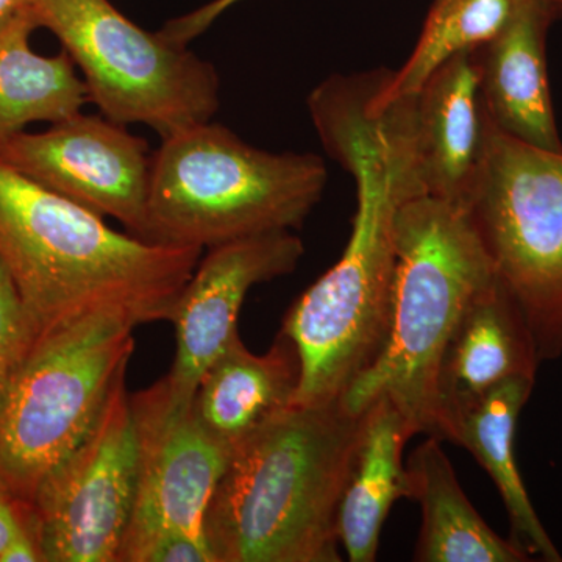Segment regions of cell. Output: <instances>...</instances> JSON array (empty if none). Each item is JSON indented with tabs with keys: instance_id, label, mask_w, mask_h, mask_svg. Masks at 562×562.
<instances>
[{
	"instance_id": "cell-17",
	"label": "cell",
	"mask_w": 562,
	"mask_h": 562,
	"mask_svg": "<svg viewBox=\"0 0 562 562\" xmlns=\"http://www.w3.org/2000/svg\"><path fill=\"white\" fill-rule=\"evenodd\" d=\"M416 435L412 422L390 398H376L362 409L360 438L336 517L339 546L349 561L376 560L392 506L408 498L403 450Z\"/></svg>"
},
{
	"instance_id": "cell-22",
	"label": "cell",
	"mask_w": 562,
	"mask_h": 562,
	"mask_svg": "<svg viewBox=\"0 0 562 562\" xmlns=\"http://www.w3.org/2000/svg\"><path fill=\"white\" fill-rule=\"evenodd\" d=\"M35 344L36 336L20 291L0 260V403Z\"/></svg>"
},
{
	"instance_id": "cell-7",
	"label": "cell",
	"mask_w": 562,
	"mask_h": 562,
	"mask_svg": "<svg viewBox=\"0 0 562 562\" xmlns=\"http://www.w3.org/2000/svg\"><path fill=\"white\" fill-rule=\"evenodd\" d=\"M33 16L79 68L90 102L116 124H144L165 139L220 109L211 63L144 31L110 0H35Z\"/></svg>"
},
{
	"instance_id": "cell-16",
	"label": "cell",
	"mask_w": 562,
	"mask_h": 562,
	"mask_svg": "<svg viewBox=\"0 0 562 562\" xmlns=\"http://www.w3.org/2000/svg\"><path fill=\"white\" fill-rule=\"evenodd\" d=\"M301 360L286 336L257 355L235 336L203 373L192 412L211 436L233 447L277 414L294 406Z\"/></svg>"
},
{
	"instance_id": "cell-28",
	"label": "cell",
	"mask_w": 562,
	"mask_h": 562,
	"mask_svg": "<svg viewBox=\"0 0 562 562\" xmlns=\"http://www.w3.org/2000/svg\"><path fill=\"white\" fill-rule=\"evenodd\" d=\"M550 10L553 11L557 16H561L562 13V0H542Z\"/></svg>"
},
{
	"instance_id": "cell-26",
	"label": "cell",
	"mask_w": 562,
	"mask_h": 562,
	"mask_svg": "<svg viewBox=\"0 0 562 562\" xmlns=\"http://www.w3.org/2000/svg\"><path fill=\"white\" fill-rule=\"evenodd\" d=\"M13 502V498L0 490V553L18 532L27 528L22 522L20 513L14 508Z\"/></svg>"
},
{
	"instance_id": "cell-11",
	"label": "cell",
	"mask_w": 562,
	"mask_h": 562,
	"mask_svg": "<svg viewBox=\"0 0 562 562\" xmlns=\"http://www.w3.org/2000/svg\"><path fill=\"white\" fill-rule=\"evenodd\" d=\"M140 436L135 513L120 562H138L168 532L205 538V517L232 449L211 436L192 412L169 405L160 384L131 395Z\"/></svg>"
},
{
	"instance_id": "cell-27",
	"label": "cell",
	"mask_w": 562,
	"mask_h": 562,
	"mask_svg": "<svg viewBox=\"0 0 562 562\" xmlns=\"http://www.w3.org/2000/svg\"><path fill=\"white\" fill-rule=\"evenodd\" d=\"M35 0H0V33L10 29L14 22L33 14Z\"/></svg>"
},
{
	"instance_id": "cell-3",
	"label": "cell",
	"mask_w": 562,
	"mask_h": 562,
	"mask_svg": "<svg viewBox=\"0 0 562 562\" xmlns=\"http://www.w3.org/2000/svg\"><path fill=\"white\" fill-rule=\"evenodd\" d=\"M361 413L290 406L232 449L205 517L216 562H338L339 502Z\"/></svg>"
},
{
	"instance_id": "cell-8",
	"label": "cell",
	"mask_w": 562,
	"mask_h": 562,
	"mask_svg": "<svg viewBox=\"0 0 562 562\" xmlns=\"http://www.w3.org/2000/svg\"><path fill=\"white\" fill-rule=\"evenodd\" d=\"M469 214L539 360L562 357V151L495 127Z\"/></svg>"
},
{
	"instance_id": "cell-10",
	"label": "cell",
	"mask_w": 562,
	"mask_h": 562,
	"mask_svg": "<svg viewBox=\"0 0 562 562\" xmlns=\"http://www.w3.org/2000/svg\"><path fill=\"white\" fill-rule=\"evenodd\" d=\"M0 161L143 239L151 155L125 125L80 111L49 131L0 139Z\"/></svg>"
},
{
	"instance_id": "cell-15",
	"label": "cell",
	"mask_w": 562,
	"mask_h": 562,
	"mask_svg": "<svg viewBox=\"0 0 562 562\" xmlns=\"http://www.w3.org/2000/svg\"><path fill=\"white\" fill-rule=\"evenodd\" d=\"M557 18L542 0H527L479 55L484 105L495 127L528 146L562 151L546 60L547 32Z\"/></svg>"
},
{
	"instance_id": "cell-1",
	"label": "cell",
	"mask_w": 562,
	"mask_h": 562,
	"mask_svg": "<svg viewBox=\"0 0 562 562\" xmlns=\"http://www.w3.org/2000/svg\"><path fill=\"white\" fill-rule=\"evenodd\" d=\"M369 92L371 74L333 77L308 98L322 144L357 184V213L339 260L284 316L280 333L301 360L294 406L338 401L379 357L390 327L397 211L425 194L409 98L373 109Z\"/></svg>"
},
{
	"instance_id": "cell-23",
	"label": "cell",
	"mask_w": 562,
	"mask_h": 562,
	"mask_svg": "<svg viewBox=\"0 0 562 562\" xmlns=\"http://www.w3.org/2000/svg\"><path fill=\"white\" fill-rule=\"evenodd\" d=\"M138 562H216L205 538L168 532L140 553Z\"/></svg>"
},
{
	"instance_id": "cell-4",
	"label": "cell",
	"mask_w": 562,
	"mask_h": 562,
	"mask_svg": "<svg viewBox=\"0 0 562 562\" xmlns=\"http://www.w3.org/2000/svg\"><path fill=\"white\" fill-rule=\"evenodd\" d=\"M468 210L414 195L395 220L390 327L375 361L339 401L360 414L390 398L417 435L435 438L436 391L447 344L473 299L497 280Z\"/></svg>"
},
{
	"instance_id": "cell-24",
	"label": "cell",
	"mask_w": 562,
	"mask_h": 562,
	"mask_svg": "<svg viewBox=\"0 0 562 562\" xmlns=\"http://www.w3.org/2000/svg\"><path fill=\"white\" fill-rule=\"evenodd\" d=\"M241 0H211L205 3L201 9L191 11V13L183 14V16L171 20L160 33L166 40L172 43L188 46L192 40L198 38L203 32L209 31L211 24L224 14L225 11L232 9L236 3Z\"/></svg>"
},
{
	"instance_id": "cell-14",
	"label": "cell",
	"mask_w": 562,
	"mask_h": 562,
	"mask_svg": "<svg viewBox=\"0 0 562 562\" xmlns=\"http://www.w3.org/2000/svg\"><path fill=\"white\" fill-rule=\"evenodd\" d=\"M541 366L530 328L501 280L480 292L447 344L436 391L435 438H446L454 417L495 386L536 379Z\"/></svg>"
},
{
	"instance_id": "cell-20",
	"label": "cell",
	"mask_w": 562,
	"mask_h": 562,
	"mask_svg": "<svg viewBox=\"0 0 562 562\" xmlns=\"http://www.w3.org/2000/svg\"><path fill=\"white\" fill-rule=\"evenodd\" d=\"M35 16L22 18L0 33V139L33 122H57L90 102L87 85L65 50L54 57L31 47Z\"/></svg>"
},
{
	"instance_id": "cell-2",
	"label": "cell",
	"mask_w": 562,
	"mask_h": 562,
	"mask_svg": "<svg viewBox=\"0 0 562 562\" xmlns=\"http://www.w3.org/2000/svg\"><path fill=\"white\" fill-rule=\"evenodd\" d=\"M202 254L113 231L101 214L0 161V260L36 341L94 313L122 314L136 327L171 322Z\"/></svg>"
},
{
	"instance_id": "cell-25",
	"label": "cell",
	"mask_w": 562,
	"mask_h": 562,
	"mask_svg": "<svg viewBox=\"0 0 562 562\" xmlns=\"http://www.w3.org/2000/svg\"><path fill=\"white\" fill-rule=\"evenodd\" d=\"M43 561L38 542L29 528L18 532L9 546L0 553V562H38Z\"/></svg>"
},
{
	"instance_id": "cell-21",
	"label": "cell",
	"mask_w": 562,
	"mask_h": 562,
	"mask_svg": "<svg viewBox=\"0 0 562 562\" xmlns=\"http://www.w3.org/2000/svg\"><path fill=\"white\" fill-rule=\"evenodd\" d=\"M527 0H435L413 54L395 72H372L371 105L409 98L462 52L482 49L508 29Z\"/></svg>"
},
{
	"instance_id": "cell-13",
	"label": "cell",
	"mask_w": 562,
	"mask_h": 562,
	"mask_svg": "<svg viewBox=\"0 0 562 562\" xmlns=\"http://www.w3.org/2000/svg\"><path fill=\"white\" fill-rule=\"evenodd\" d=\"M409 102L425 194L468 210L495 131L484 105L479 49L443 63Z\"/></svg>"
},
{
	"instance_id": "cell-18",
	"label": "cell",
	"mask_w": 562,
	"mask_h": 562,
	"mask_svg": "<svg viewBox=\"0 0 562 562\" xmlns=\"http://www.w3.org/2000/svg\"><path fill=\"white\" fill-rule=\"evenodd\" d=\"M535 383L531 376H516L498 384L454 417L443 441L464 447L491 476L508 514L509 539L531 560L561 562L562 554L536 513L516 458L517 424Z\"/></svg>"
},
{
	"instance_id": "cell-6",
	"label": "cell",
	"mask_w": 562,
	"mask_h": 562,
	"mask_svg": "<svg viewBox=\"0 0 562 562\" xmlns=\"http://www.w3.org/2000/svg\"><path fill=\"white\" fill-rule=\"evenodd\" d=\"M136 325L94 313L36 341L0 403V490L32 506L47 475L87 441L125 386Z\"/></svg>"
},
{
	"instance_id": "cell-5",
	"label": "cell",
	"mask_w": 562,
	"mask_h": 562,
	"mask_svg": "<svg viewBox=\"0 0 562 562\" xmlns=\"http://www.w3.org/2000/svg\"><path fill=\"white\" fill-rule=\"evenodd\" d=\"M328 171L313 154L257 149L203 122L162 139L151 155L144 241L211 249L301 227Z\"/></svg>"
},
{
	"instance_id": "cell-19",
	"label": "cell",
	"mask_w": 562,
	"mask_h": 562,
	"mask_svg": "<svg viewBox=\"0 0 562 562\" xmlns=\"http://www.w3.org/2000/svg\"><path fill=\"white\" fill-rule=\"evenodd\" d=\"M408 498L420 505L422 525L414 561H532L512 539L484 522L464 494L441 439L427 436L408 462Z\"/></svg>"
},
{
	"instance_id": "cell-12",
	"label": "cell",
	"mask_w": 562,
	"mask_h": 562,
	"mask_svg": "<svg viewBox=\"0 0 562 562\" xmlns=\"http://www.w3.org/2000/svg\"><path fill=\"white\" fill-rule=\"evenodd\" d=\"M305 254L291 232H273L211 247L184 284L173 308L176 357L158 384L169 405L190 406L203 373L238 335L251 288L288 276Z\"/></svg>"
},
{
	"instance_id": "cell-9",
	"label": "cell",
	"mask_w": 562,
	"mask_h": 562,
	"mask_svg": "<svg viewBox=\"0 0 562 562\" xmlns=\"http://www.w3.org/2000/svg\"><path fill=\"white\" fill-rule=\"evenodd\" d=\"M140 436L122 387L94 431L40 484L33 536L47 562H120L138 497Z\"/></svg>"
}]
</instances>
